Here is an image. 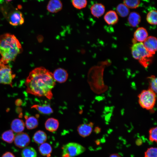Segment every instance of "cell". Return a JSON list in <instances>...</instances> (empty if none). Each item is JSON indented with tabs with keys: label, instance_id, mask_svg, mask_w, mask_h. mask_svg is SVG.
<instances>
[{
	"label": "cell",
	"instance_id": "1",
	"mask_svg": "<svg viewBox=\"0 0 157 157\" xmlns=\"http://www.w3.org/2000/svg\"><path fill=\"white\" fill-rule=\"evenodd\" d=\"M56 84L53 73L43 67L36 68L29 73L25 83L27 92L51 99Z\"/></svg>",
	"mask_w": 157,
	"mask_h": 157
},
{
	"label": "cell",
	"instance_id": "2",
	"mask_svg": "<svg viewBox=\"0 0 157 157\" xmlns=\"http://www.w3.org/2000/svg\"><path fill=\"white\" fill-rule=\"evenodd\" d=\"M21 49L20 42L14 35L7 33L0 36V61L3 64L14 60Z\"/></svg>",
	"mask_w": 157,
	"mask_h": 157
},
{
	"label": "cell",
	"instance_id": "3",
	"mask_svg": "<svg viewBox=\"0 0 157 157\" xmlns=\"http://www.w3.org/2000/svg\"><path fill=\"white\" fill-rule=\"evenodd\" d=\"M131 51L133 57L138 60L144 67L146 68L149 65L153 55L147 51L143 42L133 44L131 47Z\"/></svg>",
	"mask_w": 157,
	"mask_h": 157
},
{
	"label": "cell",
	"instance_id": "4",
	"mask_svg": "<svg viewBox=\"0 0 157 157\" xmlns=\"http://www.w3.org/2000/svg\"><path fill=\"white\" fill-rule=\"evenodd\" d=\"M156 98V94L151 90H143L138 95V103L143 108L151 110L155 106Z\"/></svg>",
	"mask_w": 157,
	"mask_h": 157
},
{
	"label": "cell",
	"instance_id": "5",
	"mask_svg": "<svg viewBox=\"0 0 157 157\" xmlns=\"http://www.w3.org/2000/svg\"><path fill=\"white\" fill-rule=\"evenodd\" d=\"M62 149V157H74L83 153L85 149L78 143L69 142L64 145Z\"/></svg>",
	"mask_w": 157,
	"mask_h": 157
},
{
	"label": "cell",
	"instance_id": "6",
	"mask_svg": "<svg viewBox=\"0 0 157 157\" xmlns=\"http://www.w3.org/2000/svg\"><path fill=\"white\" fill-rule=\"evenodd\" d=\"M15 77L10 67L0 61V83L12 85V80Z\"/></svg>",
	"mask_w": 157,
	"mask_h": 157
},
{
	"label": "cell",
	"instance_id": "7",
	"mask_svg": "<svg viewBox=\"0 0 157 157\" xmlns=\"http://www.w3.org/2000/svg\"><path fill=\"white\" fill-rule=\"evenodd\" d=\"M15 145L20 148H24L28 145L30 142L28 135L25 133H18L15 136L14 140Z\"/></svg>",
	"mask_w": 157,
	"mask_h": 157
},
{
	"label": "cell",
	"instance_id": "8",
	"mask_svg": "<svg viewBox=\"0 0 157 157\" xmlns=\"http://www.w3.org/2000/svg\"><path fill=\"white\" fill-rule=\"evenodd\" d=\"M143 43L147 51L153 56L157 51L156 38L153 36L148 37Z\"/></svg>",
	"mask_w": 157,
	"mask_h": 157
},
{
	"label": "cell",
	"instance_id": "9",
	"mask_svg": "<svg viewBox=\"0 0 157 157\" xmlns=\"http://www.w3.org/2000/svg\"><path fill=\"white\" fill-rule=\"evenodd\" d=\"M8 19L9 23L13 26L21 25L24 22L22 13L17 10L13 11L10 13Z\"/></svg>",
	"mask_w": 157,
	"mask_h": 157
},
{
	"label": "cell",
	"instance_id": "10",
	"mask_svg": "<svg viewBox=\"0 0 157 157\" xmlns=\"http://www.w3.org/2000/svg\"><path fill=\"white\" fill-rule=\"evenodd\" d=\"M134 39L132 42L133 44L139 42H144L148 37V33L147 30L145 28L140 27L138 28L134 34Z\"/></svg>",
	"mask_w": 157,
	"mask_h": 157
},
{
	"label": "cell",
	"instance_id": "11",
	"mask_svg": "<svg viewBox=\"0 0 157 157\" xmlns=\"http://www.w3.org/2000/svg\"><path fill=\"white\" fill-rule=\"evenodd\" d=\"M54 79L57 82L62 83L65 82L68 77L67 71L62 68H59L56 69L53 73Z\"/></svg>",
	"mask_w": 157,
	"mask_h": 157
},
{
	"label": "cell",
	"instance_id": "12",
	"mask_svg": "<svg viewBox=\"0 0 157 157\" xmlns=\"http://www.w3.org/2000/svg\"><path fill=\"white\" fill-rule=\"evenodd\" d=\"M94 124L92 122L82 124L78 126L77 130L79 134L81 137H85L91 133Z\"/></svg>",
	"mask_w": 157,
	"mask_h": 157
},
{
	"label": "cell",
	"instance_id": "13",
	"mask_svg": "<svg viewBox=\"0 0 157 157\" xmlns=\"http://www.w3.org/2000/svg\"><path fill=\"white\" fill-rule=\"evenodd\" d=\"M61 1L59 0H51L49 1L47 6L48 11L52 13H56L60 11L63 8Z\"/></svg>",
	"mask_w": 157,
	"mask_h": 157
},
{
	"label": "cell",
	"instance_id": "14",
	"mask_svg": "<svg viewBox=\"0 0 157 157\" xmlns=\"http://www.w3.org/2000/svg\"><path fill=\"white\" fill-rule=\"evenodd\" d=\"M90 9L91 13L93 16L99 18L105 12V7L101 3H96L92 6Z\"/></svg>",
	"mask_w": 157,
	"mask_h": 157
},
{
	"label": "cell",
	"instance_id": "15",
	"mask_svg": "<svg viewBox=\"0 0 157 157\" xmlns=\"http://www.w3.org/2000/svg\"><path fill=\"white\" fill-rule=\"evenodd\" d=\"M25 124L23 121L19 119H15L12 122L10 126L13 132L17 133L22 132L24 130Z\"/></svg>",
	"mask_w": 157,
	"mask_h": 157
},
{
	"label": "cell",
	"instance_id": "16",
	"mask_svg": "<svg viewBox=\"0 0 157 157\" xmlns=\"http://www.w3.org/2000/svg\"><path fill=\"white\" fill-rule=\"evenodd\" d=\"M104 19L106 22L109 25H114L118 21L117 13L113 10L108 11L105 15Z\"/></svg>",
	"mask_w": 157,
	"mask_h": 157
},
{
	"label": "cell",
	"instance_id": "17",
	"mask_svg": "<svg viewBox=\"0 0 157 157\" xmlns=\"http://www.w3.org/2000/svg\"><path fill=\"white\" fill-rule=\"evenodd\" d=\"M59 126L58 121L53 118L48 119L45 123V126L46 130L51 132H54L58 129Z\"/></svg>",
	"mask_w": 157,
	"mask_h": 157
},
{
	"label": "cell",
	"instance_id": "18",
	"mask_svg": "<svg viewBox=\"0 0 157 157\" xmlns=\"http://www.w3.org/2000/svg\"><path fill=\"white\" fill-rule=\"evenodd\" d=\"M141 20L140 14L134 11L129 14L128 18L129 24L133 27L137 26L140 23Z\"/></svg>",
	"mask_w": 157,
	"mask_h": 157
},
{
	"label": "cell",
	"instance_id": "19",
	"mask_svg": "<svg viewBox=\"0 0 157 157\" xmlns=\"http://www.w3.org/2000/svg\"><path fill=\"white\" fill-rule=\"evenodd\" d=\"M47 136L44 131L41 130L37 131L33 137L34 141L36 143L41 144L44 143L47 140Z\"/></svg>",
	"mask_w": 157,
	"mask_h": 157
},
{
	"label": "cell",
	"instance_id": "20",
	"mask_svg": "<svg viewBox=\"0 0 157 157\" xmlns=\"http://www.w3.org/2000/svg\"><path fill=\"white\" fill-rule=\"evenodd\" d=\"M39 150L40 154L47 157H50L52 151L51 145L47 143L41 144L39 147Z\"/></svg>",
	"mask_w": 157,
	"mask_h": 157
},
{
	"label": "cell",
	"instance_id": "21",
	"mask_svg": "<svg viewBox=\"0 0 157 157\" xmlns=\"http://www.w3.org/2000/svg\"><path fill=\"white\" fill-rule=\"evenodd\" d=\"M31 108H35L40 113L45 115L50 114L53 112L50 106L47 104L42 105H35L32 106Z\"/></svg>",
	"mask_w": 157,
	"mask_h": 157
},
{
	"label": "cell",
	"instance_id": "22",
	"mask_svg": "<svg viewBox=\"0 0 157 157\" xmlns=\"http://www.w3.org/2000/svg\"><path fill=\"white\" fill-rule=\"evenodd\" d=\"M25 125L28 129H32L36 128L38 126V122L37 119L33 116L28 117L26 116Z\"/></svg>",
	"mask_w": 157,
	"mask_h": 157
},
{
	"label": "cell",
	"instance_id": "23",
	"mask_svg": "<svg viewBox=\"0 0 157 157\" xmlns=\"http://www.w3.org/2000/svg\"><path fill=\"white\" fill-rule=\"evenodd\" d=\"M116 11L117 14L122 17L127 16L130 12L129 8L123 3H120L117 5Z\"/></svg>",
	"mask_w": 157,
	"mask_h": 157
},
{
	"label": "cell",
	"instance_id": "24",
	"mask_svg": "<svg viewBox=\"0 0 157 157\" xmlns=\"http://www.w3.org/2000/svg\"><path fill=\"white\" fill-rule=\"evenodd\" d=\"M22 157H36V151L33 147H27L24 148L22 151Z\"/></svg>",
	"mask_w": 157,
	"mask_h": 157
},
{
	"label": "cell",
	"instance_id": "25",
	"mask_svg": "<svg viewBox=\"0 0 157 157\" xmlns=\"http://www.w3.org/2000/svg\"><path fill=\"white\" fill-rule=\"evenodd\" d=\"M14 138L13 132L11 130L5 131L1 135L2 140L9 143H11L14 141Z\"/></svg>",
	"mask_w": 157,
	"mask_h": 157
},
{
	"label": "cell",
	"instance_id": "26",
	"mask_svg": "<svg viewBox=\"0 0 157 157\" xmlns=\"http://www.w3.org/2000/svg\"><path fill=\"white\" fill-rule=\"evenodd\" d=\"M157 14V11L156 10H153L149 11L146 17L147 22L151 25H156Z\"/></svg>",
	"mask_w": 157,
	"mask_h": 157
},
{
	"label": "cell",
	"instance_id": "27",
	"mask_svg": "<svg viewBox=\"0 0 157 157\" xmlns=\"http://www.w3.org/2000/svg\"><path fill=\"white\" fill-rule=\"evenodd\" d=\"M149 82V88L155 93H157V78L154 75L148 77Z\"/></svg>",
	"mask_w": 157,
	"mask_h": 157
},
{
	"label": "cell",
	"instance_id": "28",
	"mask_svg": "<svg viewBox=\"0 0 157 157\" xmlns=\"http://www.w3.org/2000/svg\"><path fill=\"white\" fill-rule=\"evenodd\" d=\"M71 3L73 6L78 9H81L85 8L88 3L86 0H73Z\"/></svg>",
	"mask_w": 157,
	"mask_h": 157
},
{
	"label": "cell",
	"instance_id": "29",
	"mask_svg": "<svg viewBox=\"0 0 157 157\" xmlns=\"http://www.w3.org/2000/svg\"><path fill=\"white\" fill-rule=\"evenodd\" d=\"M140 3V1L138 0H125L123 1V3L129 8H136L138 7Z\"/></svg>",
	"mask_w": 157,
	"mask_h": 157
},
{
	"label": "cell",
	"instance_id": "30",
	"mask_svg": "<svg viewBox=\"0 0 157 157\" xmlns=\"http://www.w3.org/2000/svg\"><path fill=\"white\" fill-rule=\"evenodd\" d=\"M157 127H153L150 129L149 131V139L152 142H157Z\"/></svg>",
	"mask_w": 157,
	"mask_h": 157
},
{
	"label": "cell",
	"instance_id": "31",
	"mask_svg": "<svg viewBox=\"0 0 157 157\" xmlns=\"http://www.w3.org/2000/svg\"><path fill=\"white\" fill-rule=\"evenodd\" d=\"M144 157H157V149L151 147L148 148L145 152Z\"/></svg>",
	"mask_w": 157,
	"mask_h": 157
},
{
	"label": "cell",
	"instance_id": "32",
	"mask_svg": "<svg viewBox=\"0 0 157 157\" xmlns=\"http://www.w3.org/2000/svg\"><path fill=\"white\" fill-rule=\"evenodd\" d=\"M2 157H15V156L12 153L6 152L2 155Z\"/></svg>",
	"mask_w": 157,
	"mask_h": 157
},
{
	"label": "cell",
	"instance_id": "33",
	"mask_svg": "<svg viewBox=\"0 0 157 157\" xmlns=\"http://www.w3.org/2000/svg\"><path fill=\"white\" fill-rule=\"evenodd\" d=\"M142 141L140 139L137 140L136 141V144L138 146L142 144Z\"/></svg>",
	"mask_w": 157,
	"mask_h": 157
},
{
	"label": "cell",
	"instance_id": "34",
	"mask_svg": "<svg viewBox=\"0 0 157 157\" xmlns=\"http://www.w3.org/2000/svg\"><path fill=\"white\" fill-rule=\"evenodd\" d=\"M109 157H122L117 154H111Z\"/></svg>",
	"mask_w": 157,
	"mask_h": 157
},
{
	"label": "cell",
	"instance_id": "35",
	"mask_svg": "<svg viewBox=\"0 0 157 157\" xmlns=\"http://www.w3.org/2000/svg\"><path fill=\"white\" fill-rule=\"evenodd\" d=\"M101 129L99 127H96L94 129L95 132L97 133H100L101 131Z\"/></svg>",
	"mask_w": 157,
	"mask_h": 157
},
{
	"label": "cell",
	"instance_id": "36",
	"mask_svg": "<svg viewBox=\"0 0 157 157\" xmlns=\"http://www.w3.org/2000/svg\"><path fill=\"white\" fill-rule=\"evenodd\" d=\"M96 143L97 144H99L100 143V142L99 140H97L96 141Z\"/></svg>",
	"mask_w": 157,
	"mask_h": 157
}]
</instances>
